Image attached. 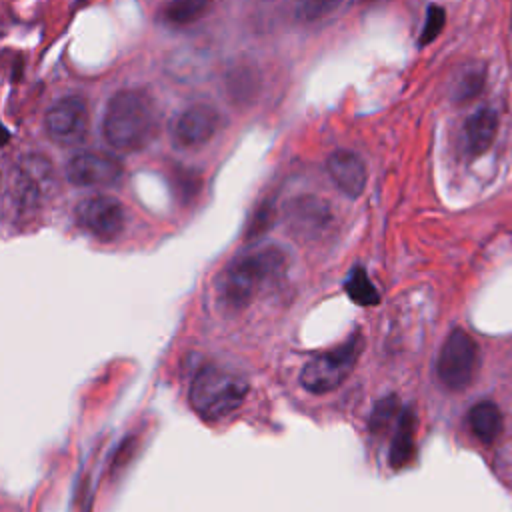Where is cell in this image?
Listing matches in <instances>:
<instances>
[{"label": "cell", "mask_w": 512, "mask_h": 512, "mask_svg": "<svg viewBox=\"0 0 512 512\" xmlns=\"http://www.w3.org/2000/svg\"><path fill=\"white\" fill-rule=\"evenodd\" d=\"M482 78H484V74L482 72H474V70H470L466 76H462L460 80H458V84H456V98L458 100H468V98H472L480 88H482Z\"/></svg>", "instance_id": "20"}, {"label": "cell", "mask_w": 512, "mask_h": 512, "mask_svg": "<svg viewBox=\"0 0 512 512\" xmlns=\"http://www.w3.org/2000/svg\"><path fill=\"white\" fill-rule=\"evenodd\" d=\"M498 134V114L492 108L476 110L464 126L466 146L472 154H482L490 148Z\"/></svg>", "instance_id": "12"}, {"label": "cell", "mask_w": 512, "mask_h": 512, "mask_svg": "<svg viewBox=\"0 0 512 512\" xmlns=\"http://www.w3.org/2000/svg\"><path fill=\"white\" fill-rule=\"evenodd\" d=\"M158 130V112L142 90H122L106 106L102 120L104 140L122 152L144 148Z\"/></svg>", "instance_id": "1"}, {"label": "cell", "mask_w": 512, "mask_h": 512, "mask_svg": "<svg viewBox=\"0 0 512 512\" xmlns=\"http://www.w3.org/2000/svg\"><path fill=\"white\" fill-rule=\"evenodd\" d=\"M414 430H416V420L412 410H404L398 420V428L390 446V464L392 468H402L404 464L410 462L414 454Z\"/></svg>", "instance_id": "14"}, {"label": "cell", "mask_w": 512, "mask_h": 512, "mask_svg": "<svg viewBox=\"0 0 512 512\" xmlns=\"http://www.w3.org/2000/svg\"><path fill=\"white\" fill-rule=\"evenodd\" d=\"M346 294L350 296V300H354L360 306H374L380 302V294L376 290V286L372 284V280L368 278V274L362 268H354L346 282H344Z\"/></svg>", "instance_id": "16"}, {"label": "cell", "mask_w": 512, "mask_h": 512, "mask_svg": "<svg viewBox=\"0 0 512 512\" xmlns=\"http://www.w3.org/2000/svg\"><path fill=\"white\" fill-rule=\"evenodd\" d=\"M52 178V166L44 156H26L14 166L12 172V200L18 210H32L38 206L46 184Z\"/></svg>", "instance_id": "8"}, {"label": "cell", "mask_w": 512, "mask_h": 512, "mask_svg": "<svg viewBox=\"0 0 512 512\" xmlns=\"http://www.w3.org/2000/svg\"><path fill=\"white\" fill-rule=\"evenodd\" d=\"M248 396V382L228 370L206 366L190 386V406L206 422H218L236 412Z\"/></svg>", "instance_id": "3"}, {"label": "cell", "mask_w": 512, "mask_h": 512, "mask_svg": "<svg viewBox=\"0 0 512 512\" xmlns=\"http://www.w3.org/2000/svg\"><path fill=\"white\" fill-rule=\"evenodd\" d=\"M120 176V160L104 152H80L66 166V178L74 186H108Z\"/></svg>", "instance_id": "9"}, {"label": "cell", "mask_w": 512, "mask_h": 512, "mask_svg": "<svg viewBox=\"0 0 512 512\" xmlns=\"http://www.w3.org/2000/svg\"><path fill=\"white\" fill-rule=\"evenodd\" d=\"M362 340L360 336L350 338L348 342L314 356L300 374L302 386L312 394H326L336 390L352 372L356 358L360 354Z\"/></svg>", "instance_id": "4"}, {"label": "cell", "mask_w": 512, "mask_h": 512, "mask_svg": "<svg viewBox=\"0 0 512 512\" xmlns=\"http://www.w3.org/2000/svg\"><path fill=\"white\" fill-rule=\"evenodd\" d=\"M212 6V0H170L162 8V20L172 26H188L200 20Z\"/></svg>", "instance_id": "15"}, {"label": "cell", "mask_w": 512, "mask_h": 512, "mask_svg": "<svg viewBox=\"0 0 512 512\" xmlns=\"http://www.w3.org/2000/svg\"><path fill=\"white\" fill-rule=\"evenodd\" d=\"M468 424H470L472 434L478 440L490 444V442H494L498 438V434L502 430V414L496 408V404H492V402H478L468 412Z\"/></svg>", "instance_id": "13"}, {"label": "cell", "mask_w": 512, "mask_h": 512, "mask_svg": "<svg viewBox=\"0 0 512 512\" xmlns=\"http://www.w3.org/2000/svg\"><path fill=\"white\" fill-rule=\"evenodd\" d=\"M218 112L208 104H194L182 110L172 122V138L182 148L206 144L218 130Z\"/></svg>", "instance_id": "10"}, {"label": "cell", "mask_w": 512, "mask_h": 512, "mask_svg": "<svg viewBox=\"0 0 512 512\" xmlns=\"http://www.w3.org/2000/svg\"><path fill=\"white\" fill-rule=\"evenodd\" d=\"M480 354L474 338L462 328H454L442 344L436 372L450 390H464L476 376Z\"/></svg>", "instance_id": "5"}, {"label": "cell", "mask_w": 512, "mask_h": 512, "mask_svg": "<svg viewBox=\"0 0 512 512\" xmlns=\"http://www.w3.org/2000/svg\"><path fill=\"white\" fill-rule=\"evenodd\" d=\"M444 10L440 6H430L428 8V14H426V22H424V28H422V34H420V46L432 42L440 30L444 28Z\"/></svg>", "instance_id": "19"}, {"label": "cell", "mask_w": 512, "mask_h": 512, "mask_svg": "<svg viewBox=\"0 0 512 512\" xmlns=\"http://www.w3.org/2000/svg\"><path fill=\"white\" fill-rule=\"evenodd\" d=\"M284 254L276 246L258 248L238 256L218 278V300L228 310L244 308L258 288L272 280L284 266Z\"/></svg>", "instance_id": "2"}, {"label": "cell", "mask_w": 512, "mask_h": 512, "mask_svg": "<svg viewBox=\"0 0 512 512\" xmlns=\"http://www.w3.org/2000/svg\"><path fill=\"white\" fill-rule=\"evenodd\" d=\"M342 2L344 0H296L294 14L300 22L312 24V22H318V20L330 16L332 12H336Z\"/></svg>", "instance_id": "17"}, {"label": "cell", "mask_w": 512, "mask_h": 512, "mask_svg": "<svg viewBox=\"0 0 512 512\" xmlns=\"http://www.w3.org/2000/svg\"><path fill=\"white\" fill-rule=\"evenodd\" d=\"M74 216L78 226L98 240L116 238L126 220L122 204L112 196H90L80 200Z\"/></svg>", "instance_id": "7"}, {"label": "cell", "mask_w": 512, "mask_h": 512, "mask_svg": "<svg viewBox=\"0 0 512 512\" xmlns=\"http://www.w3.org/2000/svg\"><path fill=\"white\" fill-rule=\"evenodd\" d=\"M88 106L82 96H66L46 112V132L60 146H76L88 134Z\"/></svg>", "instance_id": "6"}, {"label": "cell", "mask_w": 512, "mask_h": 512, "mask_svg": "<svg viewBox=\"0 0 512 512\" xmlns=\"http://www.w3.org/2000/svg\"><path fill=\"white\" fill-rule=\"evenodd\" d=\"M398 408V400L394 396H388L384 400H380L374 410H372V416H370V430L372 432H378L382 428H386V424L390 422V418L394 416Z\"/></svg>", "instance_id": "18"}, {"label": "cell", "mask_w": 512, "mask_h": 512, "mask_svg": "<svg viewBox=\"0 0 512 512\" xmlns=\"http://www.w3.org/2000/svg\"><path fill=\"white\" fill-rule=\"evenodd\" d=\"M326 170L332 182L350 198H358L366 186V164L350 150H334L326 160Z\"/></svg>", "instance_id": "11"}]
</instances>
